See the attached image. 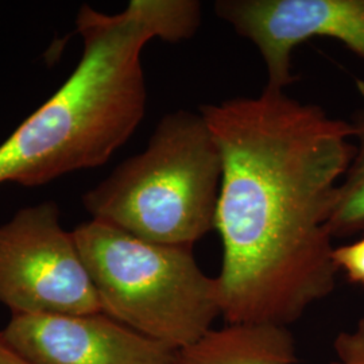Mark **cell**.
<instances>
[{
    "label": "cell",
    "instance_id": "1",
    "mask_svg": "<svg viewBox=\"0 0 364 364\" xmlns=\"http://www.w3.org/2000/svg\"><path fill=\"white\" fill-rule=\"evenodd\" d=\"M200 112L223 161L221 316L287 326L336 287L329 220L355 151L351 124L267 87Z\"/></svg>",
    "mask_w": 364,
    "mask_h": 364
},
{
    "label": "cell",
    "instance_id": "2",
    "mask_svg": "<svg viewBox=\"0 0 364 364\" xmlns=\"http://www.w3.org/2000/svg\"><path fill=\"white\" fill-rule=\"evenodd\" d=\"M150 3L131 0L114 15L81 6V58L58 91L0 144V185L34 188L99 168L130 139L147 102L142 50L161 36Z\"/></svg>",
    "mask_w": 364,
    "mask_h": 364
},
{
    "label": "cell",
    "instance_id": "3",
    "mask_svg": "<svg viewBox=\"0 0 364 364\" xmlns=\"http://www.w3.org/2000/svg\"><path fill=\"white\" fill-rule=\"evenodd\" d=\"M223 161L201 112L159 120L142 153L123 161L82 196L95 220L146 242L193 247L215 228Z\"/></svg>",
    "mask_w": 364,
    "mask_h": 364
},
{
    "label": "cell",
    "instance_id": "4",
    "mask_svg": "<svg viewBox=\"0 0 364 364\" xmlns=\"http://www.w3.org/2000/svg\"><path fill=\"white\" fill-rule=\"evenodd\" d=\"M73 232L102 313L174 350L193 344L220 316L219 287L193 247L146 242L105 221Z\"/></svg>",
    "mask_w": 364,
    "mask_h": 364
},
{
    "label": "cell",
    "instance_id": "5",
    "mask_svg": "<svg viewBox=\"0 0 364 364\" xmlns=\"http://www.w3.org/2000/svg\"><path fill=\"white\" fill-rule=\"evenodd\" d=\"M0 304L13 314L102 313L73 232L52 200L0 225Z\"/></svg>",
    "mask_w": 364,
    "mask_h": 364
},
{
    "label": "cell",
    "instance_id": "6",
    "mask_svg": "<svg viewBox=\"0 0 364 364\" xmlns=\"http://www.w3.org/2000/svg\"><path fill=\"white\" fill-rule=\"evenodd\" d=\"M213 7L258 49L267 88L294 82L291 55L308 39H336L364 60V0H219Z\"/></svg>",
    "mask_w": 364,
    "mask_h": 364
},
{
    "label": "cell",
    "instance_id": "7",
    "mask_svg": "<svg viewBox=\"0 0 364 364\" xmlns=\"http://www.w3.org/2000/svg\"><path fill=\"white\" fill-rule=\"evenodd\" d=\"M0 335L30 364H174L177 353L105 313L13 314Z\"/></svg>",
    "mask_w": 364,
    "mask_h": 364
},
{
    "label": "cell",
    "instance_id": "8",
    "mask_svg": "<svg viewBox=\"0 0 364 364\" xmlns=\"http://www.w3.org/2000/svg\"><path fill=\"white\" fill-rule=\"evenodd\" d=\"M297 350L287 326L227 324L210 329L176 353L174 364H296Z\"/></svg>",
    "mask_w": 364,
    "mask_h": 364
},
{
    "label": "cell",
    "instance_id": "9",
    "mask_svg": "<svg viewBox=\"0 0 364 364\" xmlns=\"http://www.w3.org/2000/svg\"><path fill=\"white\" fill-rule=\"evenodd\" d=\"M356 88L360 105L350 122L356 144L351 162L338 183L333 212L329 220L331 234L346 237L364 231V81L358 80Z\"/></svg>",
    "mask_w": 364,
    "mask_h": 364
},
{
    "label": "cell",
    "instance_id": "10",
    "mask_svg": "<svg viewBox=\"0 0 364 364\" xmlns=\"http://www.w3.org/2000/svg\"><path fill=\"white\" fill-rule=\"evenodd\" d=\"M332 259L352 284L364 285V235L351 245L333 248Z\"/></svg>",
    "mask_w": 364,
    "mask_h": 364
},
{
    "label": "cell",
    "instance_id": "11",
    "mask_svg": "<svg viewBox=\"0 0 364 364\" xmlns=\"http://www.w3.org/2000/svg\"><path fill=\"white\" fill-rule=\"evenodd\" d=\"M336 360L332 364H364V316L351 332H341L335 340Z\"/></svg>",
    "mask_w": 364,
    "mask_h": 364
},
{
    "label": "cell",
    "instance_id": "12",
    "mask_svg": "<svg viewBox=\"0 0 364 364\" xmlns=\"http://www.w3.org/2000/svg\"><path fill=\"white\" fill-rule=\"evenodd\" d=\"M0 364H30L4 343L0 335Z\"/></svg>",
    "mask_w": 364,
    "mask_h": 364
}]
</instances>
